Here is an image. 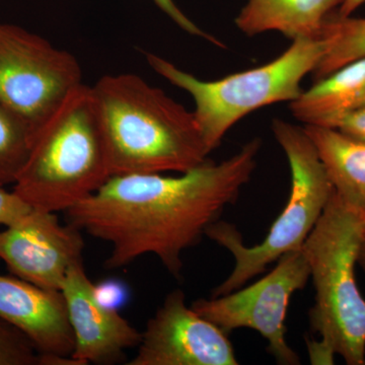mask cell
I'll list each match as a JSON object with an SVG mask.
<instances>
[{
	"label": "cell",
	"mask_w": 365,
	"mask_h": 365,
	"mask_svg": "<svg viewBox=\"0 0 365 365\" xmlns=\"http://www.w3.org/2000/svg\"><path fill=\"white\" fill-rule=\"evenodd\" d=\"M261 144L255 138L227 160H208L179 176L150 173L110 177L98 191L66 211L67 222L110 245L106 267H125L155 255L179 278L184 252L201 241L251 180Z\"/></svg>",
	"instance_id": "cell-1"
},
{
	"label": "cell",
	"mask_w": 365,
	"mask_h": 365,
	"mask_svg": "<svg viewBox=\"0 0 365 365\" xmlns=\"http://www.w3.org/2000/svg\"><path fill=\"white\" fill-rule=\"evenodd\" d=\"M110 176L182 173L210 155L193 112L132 73L104 76L91 86Z\"/></svg>",
	"instance_id": "cell-2"
},
{
	"label": "cell",
	"mask_w": 365,
	"mask_h": 365,
	"mask_svg": "<svg viewBox=\"0 0 365 365\" xmlns=\"http://www.w3.org/2000/svg\"><path fill=\"white\" fill-rule=\"evenodd\" d=\"M365 216L334 193L302 246L314 287L309 326L319 340L307 341L313 364L365 365V299L355 278Z\"/></svg>",
	"instance_id": "cell-3"
},
{
	"label": "cell",
	"mask_w": 365,
	"mask_h": 365,
	"mask_svg": "<svg viewBox=\"0 0 365 365\" xmlns=\"http://www.w3.org/2000/svg\"><path fill=\"white\" fill-rule=\"evenodd\" d=\"M110 177L93 91L81 83L34 133L14 192L33 209L66 212Z\"/></svg>",
	"instance_id": "cell-4"
},
{
	"label": "cell",
	"mask_w": 365,
	"mask_h": 365,
	"mask_svg": "<svg viewBox=\"0 0 365 365\" xmlns=\"http://www.w3.org/2000/svg\"><path fill=\"white\" fill-rule=\"evenodd\" d=\"M272 131L289 163L292 187L287 206L257 246L247 247L239 230L230 223L218 220L207 228L206 237L228 250L235 259L232 273L210 297L239 289L283 255L302 249L335 193L304 127L274 119Z\"/></svg>",
	"instance_id": "cell-5"
},
{
	"label": "cell",
	"mask_w": 365,
	"mask_h": 365,
	"mask_svg": "<svg viewBox=\"0 0 365 365\" xmlns=\"http://www.w3.org/2000/svg\"><path fill=\"white\" fill-rule=\"evenodd\" d=\"M325 51L324 38L294 40L269 63L211 81H201L158 55L148 54L146 58L153 71L193 98L194 117L211 153L250 113L297 100L302 93V81L313 73Z\"/></svg>",
	"instance_id": "cell-6"
},
{
	"label": "cell",
	"mask_w": 365,
	"mask_h": 365,
	"mask_svg": "<svg viewBox=\"0 0 365 365\" xmlns=\"http://www.w3.org/2000/svg\"><path fill=\"white\" fill-rule=\"evenodd\" d=\"M81 83V67L71 53L20 26L0 23V103L33 134Z\"/></svg>",
	"instance_id": "cell-7"
},
{
	"label": "cell",
	"mask_w": 365,
	"mask_h": 365,
	"mask_svg": "<svg viewBox=\"0 0 365 365\" xmlns=\"http://www.w3.org/2000/svg\"><path fill=\"white\" fill-rule=\"evenodd\" d=\"M311 278L302 250L289 252L276 267L248 287L210 299H197L191 307L227 335L237 329H251L268 343L267 351L277 364L299 365V354L287 340L288 304Z\"/></svg>",
	"instance_id": "cell-8"
},
{
	"label": "cell",
	"mask_w": 365,
	"mask_h": 365,
	"mask_svg": "<svg viewBox=\"0 0 365 365\" xmlns=\"http://www.w3.org/2000/svg\"><path fill=\"white\" fill-rule=\"evenodd\" d=\"M128 365H237L227 333L186 304L181 289L167 295L146 324Z\"/></svg>",
	"instance_id": "cell-9"
},
{
	"label": "cell",
	"mask_w": 365,
	"mask_h": 365,
	"mask_svg": "<svg viewBox=\"0 0 365 365\" xmlns=\"http://www.w3.org/2000/svg\"><path fill=\"white\" fill-rule=\"evenodd\" d=\"M81 230L62 225L55 212L32 209L0 230V259L16 277L36 287L61 292L69 269L83 260Z\"/></svg>",
	"instance_id": "cell-10"
},
{
	"label": "cell",
	"mask_w": 365,
	"mask_h": 365,
	"mask_svg": "<svg viewBox=\"0 0 365 365\" xmlns=\"http://www.w3.org/2000/svg\"><path fill=\"white\" fill-rule=\"evenodd\" d=\"M61 294L76 342L72 359L79 365L113 364L140 343L141 333L98 299L83 260L69 269Z\"/></svg>",
	"instance_id": "cell-11"
},
{
	"label": "cell",
	"mask_w": 365,
	"mask_h": 365,
	"mask_svg": "<svg viewBox=\"0 0 365 365\" xmlns=\"http://www.w3.org/2000/svg\"><path fill=\"white\" fill-rule=\"evenodd\" d=\"M0 319L25 334L45 365H79L72 359L76 342L61 292L0 275Z\"/></svg>",
	"instance_id": "cell-12"
},
{
	"label": "cell",
	"mask_w": 365,
	"mask_h": 365,
	"mask_svg": "<svg viewBox=\"0 0 365 365\" xmlns=\"http://www.w3.org/2000/svg\"><path fill=\"white\" fill-rule=\"evenodd\" d=\"M365 107V57L350 62L302 91L289 108L304 126L334 129L347 115Z\"/></svg>",
	"instance_id": "cell-13"
},
{
	"label": "cell",
	"mask_w": 365,
	"mask_h": 365,
	"mask_svg": "<svg viewBox=\"0 0 365 365\" xmlns=\"http://www.w3.org/2000/svg\"><path fill=\"white\" fill-rule=\"evenodd\" d=\"M343 0H249L235 19L245 35L276 31L290 40L321 37L324 24Z\"/></svg>",
	"instance_id": "cell-14"
},
{
	"label": "cell",
	"mask_w": 365,
	"mask_h": 365,
	"mask_svg": "<svg viewBox=\"0 0 365 365\" xmlns=\"http://www.w3.org/2000/svg\"><path fill=\"white\" fill-rule=\"evenodd\" d=\"M304 127L318 151L336 195L365 216V141L336 129Z\"/></svg>",
	"instance_id": "cell-15"
},
{
	"label": "cell",
	"mask_w": 365,
	"mask_h": 365,
	"mask_svg": "<svg viewBox=\"0 0 365 365\" xmlns=\"http://www.w3.org/2000/svg\"><path fill=\"white\" fill-rule=\"evenodd\" d=\"M321 37L325 40L326 51L312 73L316 81L365 57V18L332 13L324 24Z\"/></svg>",
	"instance_id": "cell-16"
},
{
	"label": "cell",
	"mask_w": 365,
	"mask_h": 365,
	"mask_svg": "<svg viewBox=\"0 0 365 365\" xmlns=\"http://www.w3.org/2000/svg\"><path fill=\"white\" fill-rule=\"evenodd\" d=\"M32 129L0 103V185L14 184L25 165L33 139Z\"/></svg>",
	"instance_id": "cell-17"
},
{
	"label": "cell",
	"mask_w": 365,
	"mask_h": 365,
	"mask_svg": "<svg viewBox=\"0 0 365 365\" xmlns=\"http://www.w3.org/2000/svg\"><path fill=\"white\" fill-rule=\"evenodd\" d=\"M0 365H45L30 339L0 319Z\"/></svg>",
	"instance_id": "cell-18"
},
{
	"label": "cell",
	"mask_w": 365,
	"mask_h": 365,
	"mask_svg": "<svg viewBox=\"0 0 365 365\" xmlns=\"http://www.w3.org/2000/svg\"><path fill=\"white\" fill-rule=\"evenodd\" d=\"M4 187L0 185V225L6 227L19 222L33 208L16 195L14 190L9 192Z\"/></svg>",
	"instance_id": "cell-19"
},
{
	"label": "cell",
	"mask_w": 365,
	"mask_h": 365,
	"mask_svg": "<svg viewBox=\"0 0 365 365\" xmlns=\"http://www.w3.org/2000/svg\"><path fill=\"white\" fill-rule=\"evenodd\" d=\"M153 1L162 9L163 13L167 14L170 19H172L180 28L186 31L187 33L197 36V37L203 38V39L207 40L209 42L213 43V44L220 46V47H225V46H223L222 43L218 42V40H216L215 37L203 32L199 26H197L193 21L190 20L186 14H182L181 9L175 4L174 0H153Z\"/></svg>",
	"instance_id": "cell-20"
},
{
	"label": "cell",
	"mask_w": 365,
	"mask_h": 365,
	"mask_svg": "<svg viewBox=\"0 0 365 365\" xmlns=\"http://www.w3.org/2000/svg\"><path fill=\"white\" fill-rule=\"evenodd\" d=\"M334 129L351 138L365 141V107L341 119Z\"/></svg>",
	"instance_id": "cell-21"
},
{
	"label": "cell",
	"mask_w": 365,
	"mask_h": 365,
	"mask_svg": "<svg viewBox=\"0 0 365 365\" xmlns=\"http://www.w3.org/2000/svg\"><path fill=\"white\" fill-rule=\"evenodd\" d=\"M121 285L117 284L116 282L112 281L109 283H103L101 287L96 285V292L101 302L107 307L116 309L118 302H123L124 289H121Z\"/></svg>",
	"instance_id": "cell-22"
},
{
	"label": "cell",
	"mask_w": 365,
	"mask_h": 365,
	"mask_svg": "<svg viewBox=\"0 0 365 365\" xmlns=\"http://www.w3.org/2000/svg\"><path fill=\"white\" fill-rule=\"evenodd\" d=\"M364 2L365 0H343L339 9H338L337 14L340 16H350Z\"/></svg>",
	"instance_id": "cell-23"
},
{
	"label": "cell",
	"mask_w": 365,
	"mask_h": 365,
	"mask_svg": "<svg viewBox=\"0 0 365 365\" xmlns=\"http://www.w3.org/2000/svg\"><path fill=\"white\" fill-rule=\"evenodd\" d=\"M357 264L362 268L365 272V237L360 247L359 258H357Z\"/></svg>",
	"instance_id": "cell-24"
},
{
	"label": "cell",
	"mask_w": 365,
	"mask_h": 365,
	"mask_svg": "<svg viewBox=\"0 0 365 365\" xmlns=\"http://www.w3.org/2000/svg\"><path fill=\"white\" fill-rule=\"evenodd\" d=\"M364 230H365V225H364Z\"/></svg>",
	"instance_id": "cell-25"
}]
</instances>
